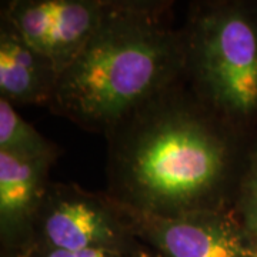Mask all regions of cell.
<instances>
[{"label": "cell", "mask_w": 257, "mask_h": 257, "mask_svg": "<svg viewBox=\"0 0 257 257\" xmlns=\"http://www.w3.org/2000/svg\"><path fill=\"white\" fill-rule=\"evenodd\" d=\"M107 194L126 209L173 217L226 210L240 177L237 127L183 76L107 135Z\"/></svg>", "instance_id": "obj_1"}, {"label": "cell", "mask_w": 257, "mask_h": 257, "mask_svg": "<svg viewBox=\"0 0 257 257\" xmlns=\"http://www.w3.org/2000/svg\"><path fill=\"white\" fill-rule=\"evenodd\" d=\"M166 3L121 2L59 74L49 107L93 133L109 135L184 76L183 30L170 26Z\"/></svg>", "instance_id": "obj_2"}, {"label": "cell", "mask_w": 257, "mask_h": 257, "mask_svg": "<svg viewBox=\"0 0 257 257\" xmlns=\"http://www.w3.org/2000/svg\"><path fill=\"white\" fill-rule=\"evenodd\" d=\"M184 76L221 117L239 127L257 113V16L247 6H194L183 29Z\"/></svg>", "instance_id": "obj_3"}, {"label": "cell", "mask_w": 257, "mask_h": 257, "mask_svg": "<svg viewBox=\"0 0 257 257\" xmlns=\"http://www.w3.org/2000/svg\"><path fill=\"white\" fill-rule=\"evenodd\" d=\"M139 243L142 240L133 211L107 193L87 192L77 184L50 183L23 253L33 248L83 250Z\"/></svg>", "instance_id": "obj_4"}, {"label": "cell", "mask_w": 257, "mask_h": 257, "mask_svg": "<svg viewBox=\"0 0 257 257\" xmlns=\"http://www.w3.org/2000/svg\"><path fill=\"white\" fill-rule=\"evenodd\" d=\"M120 5L107 0H15L2 8V23L47 57L60 74Z\"/></svg>", "instance_id": "obj_5"}, {"label": "cell", "mask_w": 257, "mask_h": 257, "mask_svg": "<svg viewBox=\"0 0 257 257\" xmlns=\"http://www.w3.org/2000/svg\"><path fill=\"white\" fill-rule=\"evenodd\" d=\"M133 214L138 237L160 257H257L256 241L231 209L173 217Z\"/></svg>", "instance_id": "obj_6"}, {"label": "cell", "mask_w": 257, "mask_h": 257, "mask_svg": "<svg viewBox=\"0 0 257 257\" xmlns=\"http://www.w3.org/2000/svg\"><path fill=\"white\" fill-rule=\"evenodd\" d=\"M52 165L0 152V234L8 256H19L28 247L32 224L50 186Z\"/></svg>", "instance_id": "obj_7"}, {"label": "cell", "mask_w": 257, "mask_h": 257, "mask_svg": "<svg viewBox=\"0 0 257 257\" xmlns=\"http://www.w3.org/2000/svg\"><path fill=\"white\" fill-rule=\"evenodd\" d=\"M59 72L12 29L0 30V97L15 104H50Z\"/></svg>", "instance_id": "obj_8"}, {"label": "cell", "mask_w": 257, "mask_h": 257, "mask_svg": "<svg viewBox=\"0 0 257 257\" xmlns=\"http://www.w3.org/2000/svg\"><path fill=\"white\" fill-rule=\"evenodd\" d=\"M0 152L32 160L55 162L57 147L23 119L15 106L0 97Z\"/></svg>", "instance_id": "obj_9"}, {"label": "cell", "mask_w": 257, "mask_h": 257, "mask_svg": "<svg viewBox=\"0 0 257 257\" xmlns=\"http://www.w3.org/2000/svg\"><path fill=\"white\" fill-rule=\"evenodd\" d=\"M231 210L257 244V147L240 172Z\"/></svg>", "instance_id": "obj_10"}, {"label": "cell", "mask_w": 257, "mask_h": 257, "mask_svg": "<svg viewBox=\"0 0 257 257\" xmlns=\"http://www.w3.org/2000/svg\"><path fill=\"white\" fill-rule=\"evenodd\" d=\"M6 256V254H5ZM13 257V256H10ZM18 257H160L146 243L127 247L83 248V250H29Z\"/></svg>", "instance_id": "obj_11"}, {"label": "cell", "mask_w": 257, "mask_h": 257, "mask_svg": "<svg viewBox=\"0 0 257 257\" xmlns=\"http://www.w3.org/2000/svg\"><path fill=\"white\" fill-rule=\"evenodd\" d=\"M2 257H10V256H5V254H3V256H2Z\"/></svg>", "instance_id": "obj_12"}]
</instances>
